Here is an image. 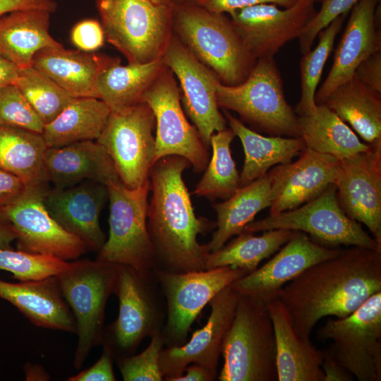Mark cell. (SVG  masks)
I'll return each mask as SVG.
<instances>
[{
  "mask_svg": "<svg viewBox=\"0 0 381 381\" xmlns=\"http://www.w3.org/2000/svg\"><path fill=\"white\" fill-rule=\"evenodd\" d=\"M349 13L332 67L316 91V104H322L339 85L352 78L361 62L381 52L380 0H358Z\"/></svg>",
  "mask_w": 381,
  "mask_h": 381,
  "instance_id": "7402d4cb",
  "label": "cell"
},
{
  "mask_svg": "<svg viewBox=\"0 0 381 381\" xmlns=\"http://www.w3.org/2000/svg\"><path fill=\"white\" fill-rule=\"evenodd\" d=\"M167 302L166 339L170 346L181 345L204 307L222 289L248 273L231 266L174 272L154 270Z\"/></svg>",
  "mask_w": 381,
  "mask_h": 381,
  "instance_id": "4fadbf2b",
  "label": "cell"
},
{
  "mask_svg": "<svg viewBox=\"0 0 381 381\" xmlns=\"http://www.w3.org/2000/svg\"><path fill=\"white\" fill-rule=\"evenodd\" d=\"M349 13L340 15L320 31L317 47L303 54L300 62L301 95L294 110L297 115L308 114L316 107L315 95L324 67Z\"/></svg>",
  "mask_w": 381,
  "mask_h": 381,
  "instance_id": "74e56055",
  "label": "cell"
},
{
  "mask_svg": "<svg viewBox=\"0 0 381 381\" xmlns=\"http://www.w3.org/2000/svg\"><path fill=\"white\" fill-rule=\"evenodd\" d=\"M149 279L129 266L118 265L114 294L119 298V315L104 332L102 343L118 358L131 356L145 337L159 332L160 317L147 285Z\"/></svg>",
  "mask_w": 381,
  "mask_h": 381,
  "instance_id": "ac0fdd59",
  "label": "cell"
},
{
  "mask_svg": "<svg viewBox=\"0 0 381 381\" xmlns=\"http://www.w3.org/2000/svg\"><path fill=\"white\" fill-rule=\"evenodd\" d=\"M298 0H190L191 2L209 11L217 13H231L246 7L261 4H273L283 8H289Z\"/></svg>",
  "mask_w": 381,
  "mask_h": 381,
  "instance_id": "f6af8a7d",
  "label": "cell"
},
{
  "mask_svg": "<svg viewBox=\"0 0 381 381\" xmlns=\"http://www.w3.org/2000/svg\"><path fill=\"white\" fill-rule=\"evenodd\" d=\"M120 61L104 54L70 50L61 45L37 52L32 66L45 74L73 97H95L102 72Z\"/></svg>",
  "mask_w": 381,
  "mask_h": 381,
  "instance_id": "d4e9b609",
  "label": "cell"
},
{
  "mask_svg": "<svg viewBox=\"0 0 381 381\" xmlns=\"http://www.w3.org/2000/svg\"><path fill=\"white\" fill-rule=\"evenodd\" d=\"M164 339L159 332L151 336L147 347L140 353L118 358L124 381H161L164 380L159 367V356Z\"/></svg>",
  "mask_w": 381,
  "mask_h": 381,
  "instance_id": "b9f144b4",
  "label": "cell"
},
{
  "mask_svg": "<svg viewBox=\"0 0 381 381\" xmlns=\"http://www.w3.org/2000/svg\"><path fill=\"white\" fill-rule=\"evenodd\" d=\"M222 355L220 381H277L275 335L267 304L239 296Z\"/></svg>",
  "mask_w": 381,
  "mask_h": 381,
  "instance_id": "5b68a950",
  "label": "cell"
},
{
  "mask_svg": "<svg viewBox=\"0 0 381 381\" xmlns=\"http://www.w3.org/2000/svg\"><path fill=\"white\" fill-rule=\"evenodd\" d=\"M297 116L301 137L306 147L339 160L370 147L325 104H316L311 112Z\"/></svg>",
  "mask_w": 381,
  "mask_h": 381,
  "instance_id": "4dcf8cb0",
  "label": "cell"
},
{
  "mask_svg": "<svg viewBox=\"0 0 381 381\" xmlns=\"http://www.w3.org/2000/svg\"><path fill=\"white\" fill-rule=\"evenodd\" d=\"M110 109L95 97H76L52 121L42 135L48 147H59L84 140H97Z\"/></svg>",
  "mask_w": 381,
  "mask_h": 381,
  "instance_id": "d6a6232c",
  "label": "cell"
},
{
  "mask_svg": "<svg viewBox=\"0 0 381 381\" xmlns=\"http://www.w3.org/2000/svg\"><path fill=\"white\" fill-rule=\"evenodd\" d=\"M13 84L44 125L55 119L75 98L32 66L20 69Z\"/></svg>",
  "mask_w": 381,
  "mask_h": 381,
  "instance_id": "f35d334b",
  "label": "cell"
},
{
  "mask_svg": "<svg viewBox=\"0 0 381 381\" xmlns=\"http://www.w3.org/2000/svg\"><path fill=\"white\" fill-rule=\"evenodd\" d=\"M341 161L337 198L352 219L364 224L381 246V142Z\"/></svg>",
  "mask_w": 381,
  "mask_h": 381,
  "instance_id": "ffe728a7",
  "label": "cell"
},
{
  "mask_svg": "<svg viewBox=\"0 0 381 381\" xmlns=\"http://www.w3.org/2000/svg\"><path fill=\"white\" fill-rule=\"evenodd\" d=\"M355 75L363 85L381 93V52L361 62L356 69Z\"/></svg>",
  "mask_w": 381,
  "mask_h": 381,
  "instance_id": "7dc6e473",
  "label": "cell"
},
{
  "mask_svg": "<svg viewBox=\"0 0 381 381\" xmlns=\"http://www.w3.org/2000/svg\"><path fill=\"white\" fill-rule=\"evenodd\" d=\"M340 167L337 158L306 147L296 161L270 169V214L294 209L320 195L335 183Z\"/></svg>",
  "mask_w": 381,
  "mask_h": 381,
  "instance_id": "44dd1931",
  "label": "cell"
},
{
  "mask_svg": "<svg viewBox=\"0 0 381 381\" xmlns=\"http://www.w3.org/2000/svg\"><path fill=\"white\" fill-rule=\"evenodd\" d=\"M154 3L160 5L171 6V0H152Z\"/></svg>",
  "mask_w": 381,
  "mask_h": 381,
  "instance_id": "11a10c76",
  "label": "cell"
},
{
  "mask_svg": "<svg viewBox=\"0 0 381 381\" xmlns=\"http://www.w3.org/2000/svg\"><path fill=\"white\" fill-rule=\"evenodd\" d=\"M154 114L142 102L111 111L96 140L111 159L120 181L135 188L150 179L155 164Z\"/></svg>",
  "mask_w": 381,
  "mask_h": 381,
  "instance_id": "8fae6325",
  "label": "cell"
},
{
  "mask_svg": "<svg viewBox=\"0 0 381 381\" xmlns=\"http://www.w3.org/2000/svg\"><path fill=\"white\" fill-rule=\"evenodd\" d=\"M219 107L236 112L257 131L269 135L301 137L298 116L287 102L274 57L257 60L248 76L236 85H216Z\"/></svg>",
  "mask_w": 381,
  "mask_h": 381,
  "instance_id": "277c9868",
  "label": "cell"
},
{
  "mask_svg": "<svg viewBox=\"0 0 381 381\" xmlns=\"http://www.w3.org/2000/svg\"><path fill=\"white\" fill-rule=\"evenodd\" d=\"M26 188L20 178L0 168V207L16 201Z\"/></svg>",
  "mask_w": 381,
  "mask_h": 381,
  "instance_id": "c3c4849f",
  "label": "cell"
},
{
  "mask_svg": "<svg viewBox=\"0 0 381 381\" xmlns=\"http://www.w3.org/2000/svg\"><path fill=\"white\" fill-rule=\"evenodd\" d=\"M71 40L79 50L92 52L104 44L105 35L99 22L94 19H85L72 28Z\"/></svg>",
  "mask_w": 381,
  "mask_h": 381,
  "instance_id": "ee69618b",
  "label": "cell"
},
{
  "mask_svg": "<svg viewBox=\"0 0 381 381\" xmlns=\"http://www.w3.org/2000/svg\"><path fill=\"white\" fill-rule=\"evenodd\" d=\"M338 362L359 381L381 380V291L343 318H329L316 332Z\"/></svg>",
  "mask_w": 381,
  "mask_h": 381,
  "instance_id": "30bf717a",
  "label": "cell"
},
{
  "mask_svg": "<svg viewBox=\"0 0 381 381\" xmlns=\"http://www.w3.org/2000/svg\"><path fill=\"white\" fill-rule=\"evenodd\" d=\"M294 231L278 229L254 233L242 231L219 249L210 252L206 270L231 266L245 270L248 274L270 258L286 243Z\"/></svg>",
  "mask_w": 381,
  "mask_h": 381,
  "instance_id": "d590c367",
  "label": "cell"
},
{
  "mask_svg": "<svg viewBox=\"0 0 381 381\" xmlns=\"http://www.w3.org/2000/svg\"><path fill=\"white\" fill-rule=\"evenodd\" d=\"M20 68L0 54V87L13 84L17 79Z\"/></svg>",
  "mask_w": 381,
  "mask_h": 381,
  "instance_id": "db71d44e",
  "label": "cell"
},
{
  "mask_svg": "<svg viewBox=\"0 0 381 381\" xmlns=\"http://www.w3.org/2000/svg\"><path fill=\"white\" fill-rule=\"evenodd\" d=\"M278 229L304 232L330 247L356 246L381 250V246L361 224L345 213L337 198L334 184L298 207L252 221L243 231L256 233Z\"/></svg>",
  "mask_w": 381,
  "mask_h": 381,
  "instance_id": "9c48e42d",
  "label": "cell"
},
{
  "mask_svg": "<svg viewBox=\"0 0 381 381\" xmlns=\"http://www.w3.org/2000/svg\"><path fill=\"white\" fill-rule=\"evenodd\" d=\"M276 341L277 381H324V351L302 339L279 299L267 303Z\"/></svg>",
  "mask_w": 381,
  "mask_h": 381,
  "instance_id": "4316f807",
  "label": "cell"
},
{
  "mask_svg": "<svg viewBox=\"0 0 381 381\" xmlns=\"http://www.w3.org/2000/svg\"><path fill=\"white\" fill-rule=\"evenodd\" d=\"M271 205L270 184L267 173L241 186L222 202L212 205L217 213L216 230L207 243L210 252L222 248L232 236L241 234L255 215Z\"/></svg>",
  "mask_w": 381,
  "mask_h": 381,
  "instance_id": "1f68e13d",
  "label": "cell"
},
{
  "mask_svg": "<svg viewBox=\"0 0 381 381\" xmlns=\"http://www.w3.org/2000/svg\"><path fill=\"white\" fill-rule=\"evenodd\" d=\"M162 58L144 64H120V61L99 75L97 98L110 111L119 110L142 102L143 95L164 68Z\"/></svg>",
  "mask_w": 381,
  "mask_h": 381,
  "instance_id": "e575fe53",
  "label": "cell"
},
{
  "mask_svg": "<svg viewBox=\"0 0 381 381\" xmlns=\"http://www.w3.org/2000/svg\"><path fill=\"white\" fill-rule=\"evenodd\" d=\"M16 234L14 229L0 209V248H13L12 243L16 241Z\"/></svg>",
  "mask_w": 381,
  "mask_h": 381,
  "instance_id": "f5cc1de1",
  "label": "cell"
},
{
  "mask_svg": "<svg viewBox=\"0 0 381 381\" xmlns=\"http://www.w3.org/2000/svg\"><path fill=\"white\" fill-rule=\"evenodd\" d=\"M47 188V186H27L16 201L0 209L14 229L18 250L50 255L66 261L77 260L90 248L49 213L44 204Z\"/></svg>",
  "mask_w": 381,
  "mask_h": 381,
  "instance_id": "5bb4252c",
  "label": "cell"
},
{
  "mask_svg": "<svg viewBox=\"0 0 381 381\" xmlns=\"http://www.w3.org/2000/svg\"><path fill=\"white\" fill-rule=\"evenodd\" d=\"M358 0H322L320 8L307 23L298 37L301 52L304 54L312 48L319 32L340 15L349 13Z\"/></svg>",
  "mask_w": 381,
  "mask_h": 381,
  "instance_id": "7bdbcfd3",
  "label": "cell"
},
{
  "mask_svg": "<svg viewBox=\"0 0 381 381\" xmlns=\"http://www.w3.org/2000/svg\"><path fill=\"white\" fill-rule=\"evenodd\" d=\"M71 264V262L50 255L0 248V270L11 272L20 282L56 277Z\"/></svg>",
  "mask_w": 381,
  "mask_h": 381,
  "instance_id": "ab89813d",
  "label": "cell"
},
{
  "mask_svg": "<svg viewBox=\"0 0 381 381\" xmlns=\"http://www.w3.org/2000/svg\"><path fill=\"white\" fill-rule=\"evenodd\" d=\"M314 4L309 0H298L281 9L273 4H261L229 15L246 49L258 60L274 57L286 43L298 39L317 11Z\"/></svg>",
  "mask_w": 381,
  "mask_h": 381,
  "instance_id": "2e32d148",
  "label": "cell"
},
{
  "mask_svg": "<svg viewBox=\"0 0 381 381\" xmlns=\"http://www.w3.org/2000/svg\"><path fill=\"white\" fill-rule=\"evenodd\" d=\"M48 147L42 133L0 126V168L27 186H47L44 157Z\"/></svg>",
  "mask_w": 381,
  "mask_h": 381,
  "instance_id": "836d02e7",
  "label": "cell"
},
{
  "mask_svg": "<svg viewBox=\"0 0 381 381\" xmlns=\"http://www.w3.org/2000/svg\"><path fill=\"white\" fill-rule=\"evenodd\" d=\"M190 164L170 155L158 159L150 174L152 197L148 203L147 225L157 262L167 271L185 272L206 270L210 250L198 241L216 229V222L197 217L183 179Z\"/></svg>",
  "mask_w": 381,
  "mask_h": 381,
  "instance_id": "7a4b0ae2",
  "label": "cell"
},
{
  "mask_svg": "<svg viewBox=\"0 0 381 381\" xmlns=\"http://www.w3.org/2000/svg\"><path fill=\"white\" fill-rule=\"evenodd\" d=\"M103 344V351L97 361L78 374L69 377L68 381H114L113 370L114 354L110 347Z\"/></svg>",
  "mask_w": 381,
  "mask_h": 381,
  "instance_id": "bcb514c9",
  "label": "cell"
},
{
  "mask_svg": "<svg viewBox=\"0 0 381 381\" xmlns=\"http://www.w3.org/2000/svg\"><path fill=\"white\" fill-rule=\"evenodd\" d=\"M117 275L118 265L96 258L72 261L56 276L75 322V369L81 368L91 349L102 343L105 308L109 297L114 294Z\"/></svg>",
  "mask_w": 381,
  "mask_h": 381,
  "instance_id": "52a82bcc",
  "label": "cell"
},
{
  "mask_svg": "<svg viewBox=\"0 0 381 381\" xmlns=\"http://www.w3.org/2000/svg\"><path fill=\"white\" fill-rule=\"evenodd\" d=\"M105 39L129 64L162 58L171 38L172 5L152 0H96Z\"/></svg>",
  "mask_w": 381,
  "mask_h": 381,
  "instance_id": "8992f818",
  "label": "cell"
},
{
  "mask_svg": "<svg viewBox=\"0 0 381 381\" xmlns=\"http://www.w3.org/2000/svg\"><path fill=\"white\" fill-rule=\"evenodd\" d=\"M0 298L14 306L35 326L75 332L73 315L56 277L19 283L0 279Z\"/></svg>",
  "mask_w": 381,
  "mask_h": 381,
  "instance_id": "484cf974",
  "label": "cell"
},
{
  "mask_svg": "<svg viewBox=\"0 0 381 381\" xmlns=\"http://www.w3.org/2000/svg\"><path fill=\"white\" fill-rule=\"evenodd\" d=\"M309 1H312V2H313V3L315 4V3H317V2H321L322 0H309Z\"/></svg>",
  "mask_w": 381,
  "mask_h": 381,
  "instance_id": "6f0895ef",
  "label": "cell"
},
{
  "mask_svg": "<svg viewBox=\"0 0 381 381\" xmlns=\"http://www.w3.org/2000/svg\"><path fill=\"white\" fill-rule=\"evenodd\" d=\"M50 14L25 10L0 17V54L23 69L32 66L42 49L61 46L49 33Z\"/></svg>",
  "mask_w": 381,
  "mask_h": 381,
  "instance_id": "83f0119b",
  "label": "cell"
},
{
  "mask_svg": "<svg viewBox=\"0 0 381 381\" xmlns=\"http://www.w3.org/2000/svg\"><path fill=\"white\" fill-rule=\"evenodd\" d=\"M323 351L321 368L324 373V381H352L354 380V377L338 362L329 348Z\"/></svg>",
  "mask_w": 381,
  "mask_h": 381,
  "instance_id": "f907efd6",
  "label": "cell"
},
{
  "mask_svg": "<svg viewBox=\"0 0 381 381\" xmlns=\"http://www.w3.org/2000/svg\"><path fill=\"white\" fill-rule=\"evenodd\" d=\"M185 370L186 375L176 377L172 381H212L217 377L208 369L197 364L188 365Z\"/></svg>",
  "mask_w": 381,
  "mask_h": 381,
  "instance_id": "816d5d0a",
  "label": "cell"
},
{
  "mask_svg": "<svg viewBox=\"0 0 381 381\" xmlns=\"http://www.w3.org/2000/svg\"><path fill=\"white\" fill-rule=\"evenodd\" d=\"M234 137V131L227 128L212 135L210 142L212 156L193 194L212 201L226 200L241 187L240 174L231 150Z\"/></svg>",
  "mask_w": 381,
  "mask_h": 381,
  "instance_id": "8d00e7d4",
  "label": "cell"
},
{
  "mask_svg": "<svg viewBox=\"0 0 381 381\" xmlns=\"http://www.w3.org/2000/svg\"><path fill=\"white\" fill-rule=\"evenodd\" d=\"M57 4L54 0H0V17L25 10H42L54 13Z\"/></svg>",
  "mask_w": 381,
  "mask_h": 381,
  "instance_id": "681fc988",
  "label": "cell"
},
{
  "mask_svg": "<svg viewBox=\"0 0 381 381\" xmlns=\"http://www.w3.org/2000/svg\"><path fill=\"white\" fill-rule=\"evenodd\" d=\"M142 102L149 106L155 119V163L176 155L187 159L195 172L204 171L210 150L188 121L174 74L165 65L143 94Z\"/></svg>",
  "mask_w": 381,
  "mask_h": 381,
  "instance_id": "7c38bea8",
  "label": "cell"
},
{
  "mask_svg": "<svg viewBox=\"0 0 381 381\" xmlns=\"http://www.w3.org/2000/svg\"><path fill=\"white\" fill-rule=\"evenodd\" d=\"M108 198L105 184L85 181L65 188H47L44 204L61 227L99 252L106 241L99 217Z\"/></svg>",
  "mask_w": 381,
  "mask_h": 381,
  "instance_id": "603a6c76",
  "label": "cell"
},
{
  "mask_svg": "<svg viewBox=\"0 0 381 381\" xmlns=\"http://www.w3.org/2000/svg\"><path fill=\"white\" fill-rule=\"evenodd\" d=\"M162 60L180 83L184 109L210 150L213 133L226 128V119L219 110L217 75L173 34Z\"/></svg>",
  "mask_w": 381,
  "mask_h": 381,
  "instance_id": "9a60e30c",
  "label": "cell"
},
{
  "mask_svg": "<svg viewBox=\"0 0 381 381\" xmlns=\"http://www.w3.org/2000/svg\"><path fill=\"white\" fill-rule=\"evenodd\" d=\"M368 145L381 142V93L354 75L339 85L323 103Z\"/></svg>",
  "mask_w": 381,
  "mask_h": 381,
  "instance_id": "f546056e",
  "label": "cell"
},
{
  "mask_svg": "<svg viewBox=\"0 0 381 381\" xmlns=\"http://www.w3.org/2000/svg\"><path fill=\"white\" fill-rule=\"evenodd\" d=\"M224 116L244 151L240 186L263 176L274 166L291 162L306 147L301 137L265 136L247 127L227 110H224Z\"/></svg>",
  "mask_w": 381,
  "mask_h": 381,
  "instance_id": "f1b7e54d",
  "label": "cell"
},
{
  "mask_svg": "<svg viewBox=\"0 0 381 381\" xmlns=\"http://www.w3.org/2000/svg\"><path fill=\"white\" fill-rule=\"evenodd\" d=\"M190 0H171L173 4H183L190 1Z\"/></svg>",
  "mask_w": 381,
  "mask_h": 381,
  "instance_id": "9f6ffc18",
  "label": "cell"
},
{
  "mask_svg": "<svg viewBox=\"0 0 381 381\" xmlns=\"http://www.w3.org/2000/svg\"><path fill=\"white\" fill-rule=\"evenodd\" d=\"M381 291V250L351 246L304 270L280 291L296 333L310 336L320 320L345 318Z\"/></svg>",
  "mask_w": 381,
  "mask_h": 381,
  "instance_id": "6da1fadb",
  "label": "cell"
},
{
  "mask_svg": "<svg viewBox=\"0 0 381 381\" xmlns=\"http://www.w3.org/2000/svg\"><path fill=\"white\" fill-rule=\"evenodd\" d=\"M172 29L224 85L244 81L257 61L226 14L209 11L191 2L173 4Z\"/></svg>",
  "mask_w": 381,
  "mask_h": 381,
  "instance_id": "3957f363",
  "label": "cell"
},
{
  "mask_svg": "<svg viewBox=\"0 0 381 381\" xmlns=\"http://www.w3.org/2000/svg\"><path fill=\"white\" fill-rule=\"evenodd\" d=\"M47 183L65 188L85 181L104 184L120 180L105 149L96 140H84L59 147H48L44 157Z\"/></svg>",
  "mask_w": 381,
  "mask_h": 381,
  "instance_id": "cb8c5ba5",
  "label": "cell"
},
{
  "mask_svg": "<svg viewBox=\"0 0 381 381\" xmlns=\"http://www.w3.org/2000/svg\"><path fill=\"white\" fill-rule=\"evenodd\" d=\"M0 126L43 131L44 123L14 84L0 87Z\"/></svg>",
  "mask_w": 381,
  "mask_h": 381,
  "instance_id": "60d3db41",
  "label": "cell"
},
{
  "mask_svg": "<svg viewBox=\"0 0 381 381\" xmlns=\"http://www.w3.org/2000/svg\"><path fill=\"white\" fill-rule=\"evenodd\" d=\"M239 295L229 286L209 303L211 307L206 324L195 331L184 345L162 349L159 367L164 380L172 381L183 374L190 364L205 367L217 376V366L224 339L232 324Z\"/></svg>",
  "mask_w": 381,
  "mask_h": 381,
  "instance_id": "d6986e66",
  "label": "cell"
},
{
  "mask_svg": "<svg viewBox=\"0 0 381 381\" xmlns=\"http://www.w3.org/2000/svg\"><path fill=\"white\" fill-rule=\"evenodd\" d=\"M340 249L320 243L304 232L294 231L272 258L235 280L229 287L239 296L267 304L278 298L288 282L315 264L334 257Z\"/></svg>",
  "mask_w": 381,
  "mask_h": 381,
  "instance_id": "e0dca14e",
  "label": "cell"
},
{
  "mask_svg": "<svg viewBox=\"0 0 381 381\" xmlns=\"http://www.w3.org/2000/svg\"><path fill=\"white\" fill-rule=\"evenodd\" d=\"M109 200V236L97 258L132 267L149 278L157 258L147 225L150 179L135 188L120 180L106 184Z\"/></svg>",
  "mask_w": 381,
  "mask_h": 381,
  "instance_id": "ba28073f",
  "label": "cell"
}]
</instances>
